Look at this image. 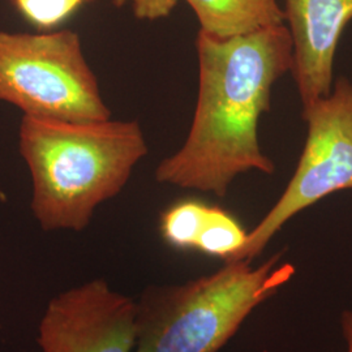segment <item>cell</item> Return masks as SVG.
Instances as JSON below:
<instances>
[{"mask_svg": "<svg viewBox=\"0 0 352 352\" xmlns=\"http://www.w3.org/2000/svg\"><path fill=\"white\" fill-rule=\"evenodd\" d=\"M0 101L43 119L96 122L111 118L80 37L72 30L0 32Z\"/></svg>", "mask_w": 352, "mask_h": 352, "instance_id": "cell-4", "label": "cell"}, {"mask_svg": "<svg viewBox=\"0 0 352 352\" xmlns=\"http://www.w3.org/2000/svg\"><path fill=\"white\" fill-rule=\"evenodd\" d=\"M17 10L32 24L49 29L62 24L88 0H13Z\"/></svg>", "mask_w": 352, "mask_h": 352, "instance_id": "cell-11", "label": "cell"}, {"mask_svg": "<svg viewBox=\"0 0 352 352\" xmlns=\"http://www.w3.org/2000/svg\"><path fill=\"white\" fill-rule=\"evenodd\" d=\"M342 330L347 342V352H352V312L350 311H344L342 314Z\"/></svg>", "mask_w": 352, "mask_h": 352, "instance_id": "cell-13", "label": "cell"}, {"mask_svg": "<svg viewBox=\"0 0 352 352\" xmlns=\"http://www.w3.org/2000/svg\"><path fill=\"white\" fill-rule=\"evenodd\" d=\"M247 235L236 218L218 206H210L195 250L219 257L226 263L244 245Z\"/></svg>", "mask_w": 352, "mask_h": 352, "instance_id": "cell-10", "label": "cell"}, {"mask_svg": "<svg viewBox=\"0 0 352 352\" xmlns=\"http://www.w3.org/2000/svg\"><path fill=\"white\" fill-rule=\"evenodd\" d=\"M199 97L183 148L155 171L160 183L225 197L232 180L276 166L258 142V120L270 111L272 91L292 67L289 28L269 26L217 37L200 30Z\"/></svg>", "mask_w": 352, "mask_h": 352, "instance_id": "cell-1", "label": "cell"}, {"mask_svg": "<svg viewBox=\"0 0 352 352\" xmlns=\"http://www.w3.org/2000/svg\"><path fill=\"white\" fill-rule=\"evenodd\" d=\"M210 205L204 202H177L161 217V234L167 244L177 250H195L208 219Z\"/></svg>", "mask_w": 352, "mask_h": 352, "instance_id": "cell-9", "label": "cell"}, {"mask_svg": "<svg viewBox=\"0 0 352 352\" xmlns=\"http://www.w3.org/2000/svg\"><path fill=\"white\" fill-rule=\"evenodd\" d=\"M20 153L33 180L32 210L46 231H82L148 153L138 122H67L24 115Z\"/></svg>", "mask_w": 352, "mask_h": 352, "instance_id": "cell-2", "label": "cell"}, {"mask_svg": "<svg viewBox=\"0 0 352 352\" xmlns=\"http://www.w3.org/2000/svg\"><path fill=\"white\" fill-rule=\"evenodd\" d=\"M179 0H113L116 7L131 4L135 16L140 20H158L167 17Z\"/></svg>", "mask_w": 352, "mask_h": 352, "instance_id": "cell-12", "label": "cell"}, {"mask_svg": "<svg viewBox=\"0 0 352 352\" xmlns=\"http://www.w3.org/2000/svg\"><path fill=\"white\" fill-rule=\"evenodd\" d=\"M197 16L202 32L217 37L247 34L283 25L285 12L277 0H184Z\"/></svg>", "mask_w": 352, "mask_h": 352, "instance_id": "cell-8", "label": "cell"}, {"mask_svg": "<svg viewBox=\"0 0 352 352\" xmlns=\"http://www.w3.org/2000/svg\"><path fill=\"white\" fill-rule=\"evenodd\" d=\"M280 254L252 267L226 263L183 285H151L140 295L132 352H218L261 302L295 274Z\"/></svg>", "mask_w": 352, "mask_h": 352, "instance_id": "cell-3", "label": "cell"}, {"mask_svg": "<svg viewBox=\"0 0 352 352\" xmlns=\"http://www.w3.org/2000/svg\"><path fill=\"white\" fill-rule=\"evenodd\" d=\"M302 116L308 135L295 174L277 204L226 263H251L292 217L337 190L352 188L351 82L340 77L327 98L302 109Z\"/></svg>", "mask_w": 352, "mask_h": 352, "instance_id": "cell-5", "label": "cell"}, {"mask_svg": "<svg viewBox=\"0 0 352 352\" xmlns=\"http://www.w3.org/2000/svg\"><path fill=\"white\" fill-rule=\"evenodd\" d=\"M292 67L302 109L331 93L336 51L352 20V0H286Z\"/></svg>", "mask_w": 352, "mask_h": 352, "instance_id": "cell-7", "label": "cell"}, {"mask_svg": "<svg viewBox=\"0 0 352 352\" xmlns=\"http://www.w3.org/2000/svg\"><path fill=\"white\" fill-rule=\"evenodd\" d=\"M138 304L102 278L52 298L38 327L42 352H132Z\"/></svg>", "mask_w": 352, "mask_h": 352, "instance_id": "cell-6", "label": "cell"}]
</instances>
